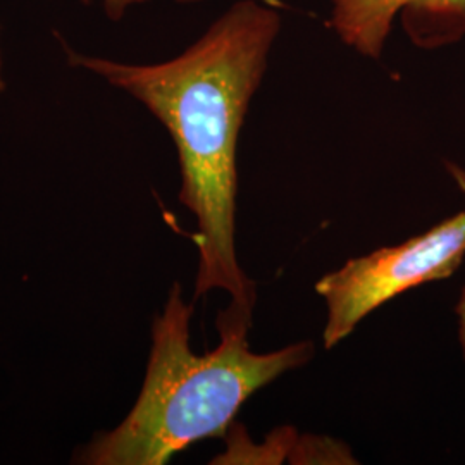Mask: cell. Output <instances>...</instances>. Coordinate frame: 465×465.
Segmentation results:
<instances>
[{"mask_svg":"<svg viewBox=\"0 0 465 465\" xmlns=\"http://www.w3.org/2000/svg\"><path fill=\"white\" fill-rule=\"evenodd\" d=\"M443 164H445V169H447L451 182L459 188V192L462 193L465 200V167L459 166L457 163H451V161H445Z\"/></svg>","mask_w":465,"mask_h":465,"instance_id":"ba28073f","label":"cell"},{"mask_svg":"<svg viewBox=\"0 0 465 465\" xmlns=\"http://www.w3.org/2000/svg\"><path fill=\"white\" fill-rule=\"evenodd\" d=\"M280 32L278 11L238 0L164 63H121L64 45L69 66L138 100L171 134L182 176L178 200L197 223L195 300L221 290L232 303L255 309L257 286L236 253L238 140Z\"/></svg>","mask_w":465,"mask_h":465,"instance_id":"6da1fadb","label":"cell"},{"mask_svg":"<svg viewBox=\"0 0 465 465\" xmlns=\"http://www.w3.org/2000/svg\"><path fill=\"white\" fill-rule=\"evenodd\" d=\"M7 86L5 82V61H4V44H2V25H0V94H4Z\"/></svg>","mask_w":465,"mask_h":465,"instance_id":"9c48e42d","label":"cell"},{"mask_svg":"<svg viewBox=\"0 0 465 465\" xmlns=\"http://www.w3.org/2000/svg\"><path fill=\"white\" fill-rule=\"evenodd\" d=\"M193 303L174 282L152 321L145 380L132 411L73 453V464L166 465L207 438H224L243 403L282 374L307 366L316 347L299 341L266 353L249 343L253 309L232 303L217 314L219 343L195 353Z\"/></svg>","mask_w":465,"mask_h":465,"instance_id":"7a4b0ae2","label":"cell"},{"mask_svg":"<svg viewBox=\"0 0 465 465\" xmlns=\"http://www.w3.org/2000/svg\"><path fill=\"white\" fill-rule=\"evenodd\" d=\"M397 17L422 49L449 45L465 36V0H331L332 32L371 59L381 57Z\"/></svg>","mask_w":465,"mask_h":465,"instance_id":"277c9868","label":"cell"},{"mask_svg":"<svg viewBox=\"0 0 465 465\" xmlns=\"http://www.w3.org/2000/svg\"><path fill=\"white\" fill-rule=\"evenodd\" d=\"M84 4H90L92 0H82ZM150 0H102V5H104V11L109 19H121V17L126 15V11L134 5L138 4H145ZM176 2H203V0H176Z\"/></svg>","mask_w":465,"mask_h":465,"instance_id":"8992f818","label":"cell"},{"mask_svg":"<svg viewBox=\"0 0 465 465\" xmlns=\"http://www.w3.org/2000/svg\"><path fill=\"white\" fill-rule=\"evenodd\" d=\"M453 314H455V326H457V341H459V347H460L465 361V282L464 286L460 288L459 299L455 302Z\"/></svg>","mask_w":465,"mask_h":465,"instance_id":"52a82bcc","label":"cell"},{"mask_svg":"<svg viewBox=\"0 0 465 465\" xmlns=\"http://www.w3.org/2000/svg\"><path fill=\"white\" fill-rule=\"evenodd\" d=\"M465 261V211L393 247L353 257L316 282L326 303L322 347L347 340L369 314L405 292L449 280Z\"/></svg>","mask_w":465,"mask_h":465,"instance_id":"3957f363","label":"cell"},{"mask_svg":"<svg viewBox=\"0 0 465 465\" xmlns=\"http://www.w3.org/2000/svg\"><path fill=\"white\" fill-rule=\"evenodd\" d=\"M226 450L211 464H359L349 445L319 434H299L293 428L274 430L262 443H253L238 422L224 434Z\"/></svg>","mask_w":465,"mask_h":465,"instance_id":"5b68a950","label":"cell"}]
</instances>
